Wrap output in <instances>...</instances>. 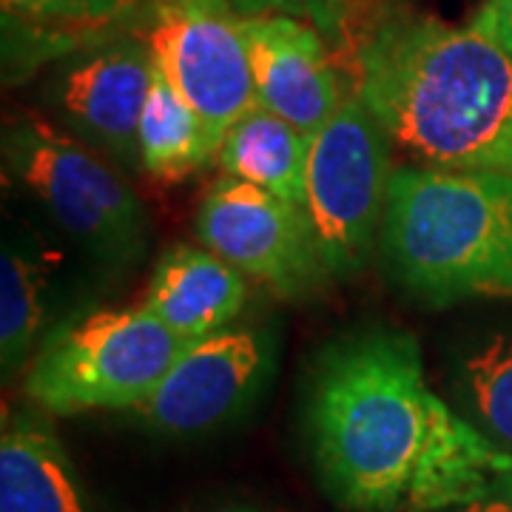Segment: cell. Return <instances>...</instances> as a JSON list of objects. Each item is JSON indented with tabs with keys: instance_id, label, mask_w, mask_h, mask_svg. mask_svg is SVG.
<instances>
[{
	"instance_id": "obj_19",
	"label": "cell",
	"mask_w": 512,
	"mask_h": 512,
	"mask_svg": "<svg viewBox=\"0 0 512 512\" xmlns=\"http://www.w3.org/2000/svg\"><path fill=\"white\" fill-rule=\"evenodd\" d=\"M362 0H231L242 18L251 15H291L316 26L330 46L342 49L353 12Z\"/></svg>"
},
{
	"instance_id": "obj_12",
	"label": "cell",
	"mask_w": 512,
	"mask_h": 512,
	"mask_svg": "<svg viewBox=\"0 0 512 512\" xmlns=\"http://www.w3.org/2000/svg\"><path fill=\"white\" fill-rule=\"evenodd\" d=\"M146 6L148 0H0L6 83H18L106 37L140 32Z\"/></svg>"
},
{
	"instance_id": "obj_1",
	"label": "cell",
	"mask_w": 512,
	"mask_h": 512,
	"mask_svg": "<svg viewBox=\"0 0 512 512\" xmlns=\"http://www.w3.org/2000/svg\"><path fill=\"white\" fill-rule=\"evenodd\" d=\"M305 430L322 487L350 512L453 510L512 470V453L430 390L419 342L396 328L322 350Z\"/></svg>"
},
{
	"instance_id": "obj_18",
	"label": "cell",
	"mask_w": 512,
	"mask_h": 512,
	"mask_svg": "<svg viewBox=\"0 0 512 512\" xmlns=\"http://www.w3.org/2000/svg\"><path fill=\"white\" fill-rule=\"evenodd\" d=\"M458 390L481 430L512 450V333H495L461 359Z\"/></svg>"
},
{
	"instance_id": "obj_21",
	"label": "cell",
	"mask_w": 512,
	"mask_h": 512,
	"mask_svg": "<svg viewBox=\"0 0 512 512\" xmlns=\"http://www.w3.org/2000/svg\"><path fill=\"white\" fill-rule=\"evenodd\" d=\"M441 512H512V470L495 478L493 484L473 501Z\"/></svg>"
},
{
	"instance_id": "obj_13",
	"label": "cell",
	"mask_w": 512,
	"mask_h": 512,
	"mask_svg": "<svg viewBox=\"0 0 512 512\" xmlns=\"http://www.w3.org/2000/svg\"><path fill=\"white\" fill-rule=\"evenodd\" d=\"M248 302L245 274L208 248H168L148 282L146 308L165 328L188 342H200L231 328Z\"/></svg>"
},
{
	"instance_id": "obj_7",
	"label": "cell",
	"mask_w": 512,
	"mask_h": 512,
	"mask_svg": "<svg viewBox=\"0 0 512 512\" xmlns=\"http://www.w3.org/2000/svg\"><path fill=\"white\" fill-rule=\"evenodd\" d=\"M140 35L217 148L228 128L259 106L242 15L231 0H148Z\"/></svg>"
},
{
	"instance_id": "obj_16",
	"label": "cell",
	"mask_w": 512,
	"mask_h": 512,
	"mask_svg": "<svg viewBox=\"0 0 512 512\" xmlns=\"http://www.w3.org/2000/svg\"><path fill=\"white\" fill-rule=\"evenodd\" d=\"M202 117L154 63V83L140 120V171L157 183H180L217 160Z\"/></svg>"
},
{
	"instance_id": "obj_15",
	"label": "cell",
	"mask_w": 512,
	"mask_h": 512,
	"mask_svg": "<svg viewBox=\"0 0 512 512\" xmlns=\"http://www.w3.org/2000/svg\"><path fill=\"white\" fill-rule=\"evenodd\" d=\"M311 137L274 111L254 106L228 128L217 163L225 174L259 185L305 211V171Z\"/></svg>"
},
{
	"instance_id": "obj_14",
	"label": "cell",
	"mask_w": 512,
	"mask_h": 512,
	"mask_svg": "<svg viewBox=\"0 0 512 512\" xmlns=\"http://www.w3.org/2000/svg\"><path fill=\"white\" fill-rule=\"evenodd\" d=\"M0 512H92L72 458L32 410L3 416Z\"/></svg>"
},
{
	"instance_id": "obj_8",
	"label": "cell",
	"mask_w": 512,
	"mask_h": 512,
	"mask_svg": "<svg viewBox=\"0 0 512 512\" xmlns=\"http://www.w3.org/2000/svg\"><path fill=\"white\" fill-rule=\"evenodd\" d=\"M194 231L202 248L285 299L308 296L330 276L308 214L231 174L205 191Z\"/></svg>"
},
{
	"instance_id": "obj_9",
	"label": "cell",
	"mask_w": 512,
	"mask_h": 512,
	"mask_svg": "<svg viewBox=\"0 0 512 512\" xmlns=\"http://www.w3.org/2000/svg\"><path fill=\"white\" fill-rule=\"evenodd\" d=\"M274 330L231 325L191 342L146 402L131 407L151 433L191 439L214 433L254 402L274 370Z\"/></svg>"
},
{
	"instance_id": "obj_2",
	"label": "cell",
	"mask_w": 512,
	"mask_h": 512,
	"mask_svg": "<svg viewBox=\"0 0 512 512\" xmlns=\"http://www.w3.org/2000/svg\"><path fill=\"white\" fill-rule=\"evenodd\" d=\"M353 89L419 165L512 177V60L473 26L390 9L350 35Z\"/></svg>"
},
{
	"instance_id": "obj_5",
	"label": "cell",
	"mask_w": 512,
	"mask_h": 512,
	"mask_svg": "<svg viewBox=\"0 0 512 512\" xmlns=\"http://www.w3.org/2000/svg\"><path fill=\"white\" fill-rule=\"evenodd\" d=\"M3 160L97 262L131 268L146 254V208L100 151L40 114H20L3 128Z\"/></svg>"
},
{
	"instance_id": "obj_10",
	"label": "cell",
	"mask_w": 512,
	"mask_h": 512,
	"mask_svg": "<svg viewBox=\"0 0 512 512\" xmlns=\"http://www.w3.org/2000/svg\"><path fill=\"white\" fill-rule=\"evenodd\" d=\"M154 83V55L137 29L63 57L49 106L77 140L126 171H140V120Z\"/></svg>"
},
{
	"instance_id": "obj_3",
	"label": "cell",
	"mask_w": 512,
	"mask_h": 512,
	"mask_svg": "<svg viewBox=\"0 0 512 512\" xmlns=\"http://www.w3.org/2000/svg\"><path fill=\"white\" fill-rule=\"evenodd\" d=\"M379 251L416 302L512 299V177L402 165L384 202Z\"/></svg>"
},
{
	"instance_id": "obj_4",
	"label": "cell",
	"mask_w": 512,
	"mask_h": 512,
	"mask_svg": "<svg viewBox=\"0 0 512 512\" xmlns=\"http://www.w3.org/2000/svg\"><path fill=\"white\" fill-rule=\"evenodd\" d=\"M188 345L146 308L74 313L40 342L26 396L49 416L131 410L157 390Z\"/></svg>"
},
{
	"instance_id": "obj_6",
	"label": "cell",
	"mask_w": 512,
	"mask_h": 512,
	"mask_svg": "<svg viewBox=\"0 0 512 512\" xmlns=\"http://www.w3.org/2000/svg\"><path fill=\"white\" fill-rule=\"evenodd\" d=\"M393 140L373 111L350 92L325 126L311 134L305 214L330 276L359 274L382 231L393 177Z\"/></svg>"
},
{
	"instance_id": "obj_11",
	"label": "cell",
	"mask_w": 512,
	"mask_h": 512,
	"mask_svg": "<svg viewBox=\"0 0 512 512\" xmlns=\"http://www.w3.org/2000/svg\"><path fill=\"white\" fill-rule=\"evenodd\" d=\"M254 72L256 103L288 120L302 134H316L348 100L342 74L325 35L291 15L242 18Z\"/></svg>"
},
{
	"instance_id": "obj_20",
	"label": "cell",
	"mask_w": 512,
	"mask_h": 512,
	"mask_svg": "<svg viewBox=\"0 0 512 512\" xmlns=\"http://www.w3.org/2000/svg\"><path fill=\"white\" fill-rule=\"evenodd\" d=\"M470 26L498 43L512 60V0H484Z\"/></svg>"
},
{
	"instance_id": "obj_17",
	"label": "cell",
	"mask_w": 512,
	"mask_h": 512,
	"mask_svg": "<svg viewBox=\"0 0 512 512\" xmlns=\"http://www.w3.org/2000/svg\"><path fill=\"white\" fill-rule=\"evenodd\" d=\"M43 265L35 256L3 245L0 256V365L15 376L29 365L43 322Z\"/></svg>"
},
{
	"instance_id": "obj_22",
	"label": "cell",
	"mask_w": 512,
	"mask_h": 512,
	"mask_svg": "<svg viewBox=\"0 0 512 512\" xmlns=\"http://www.w3.org/2000/svg\"><path fill=\"white\" fill-rule=\"evenodd\" d=\"M185 512H271L259 507L254 501H239V498H228V501H211V504H200Z\"/></svg>"
}]
</instances>
